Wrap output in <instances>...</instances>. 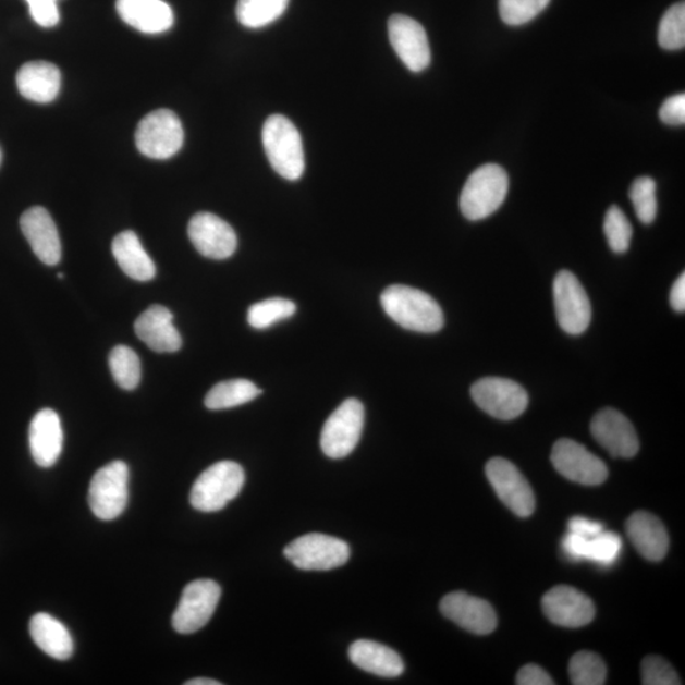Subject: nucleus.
<instances>
[{
	"mask_svg": "<svg viewBox=\"0 0 685 685\" xmlns=\"http://www.w3.org/2000/svg\"><path fill=\"white\" fill-rule=\"evenodd\" d=\"M381 305L389 318L412 332L437 333L444 326V315L436 299L404 284H392L384 290Z\"/></svg>",
	"mask_w": 685,
	"mask_h": 685,
	"instance_id": "f257e3e1",
	"label": "nucleus"
},
{
	"mask_svg": "<svg viewBox=\"0 0 685 685\" xmlns=\"http://www.w3.org/2000/svg\"><path fill=\"white\" fill-rule=\"evenodd\" d=\"M269 164L288 181L302 179L305 172L303 138L297 127L282 114L269 115L261 133Z\"/></svg>",
	"mask_w": 685,
	"mask_h": 685,
	"instance_id": "f03ea898",
	"label": "nucleus"
},
{
	"mask_svg": "<svg viewBox=\"0 0 685 685\" xmlns=\"http://www.w3.org/2000/svg\"><path fill=\"white\" fill-rule=\"evenodd\" d=\"M510 179L498 164H485L468 176L460 197V209L464 217L480 221L500 209L505 201Z\"/></svg>",
	"mask_w": 685,
	"mask_h": 685,
	"instance_id": "7ed1b4c3",
	"label": "nucleus"
},
{
	"mask_svg": "<svg viewBox=\"0 0 685 685\" xmlns=\"http://www.w3.org/2000/svg\"><path fill=\"white\" fill-rule=\"evenodd\" d=\"M245 473L233 461H221L198 476L191 490V504L205 513L219 512L234 500L244 487Z\"/></svg>",
	"mask_w": 685,
	"mask_h": 685,
	"instance_id": "20e7f679",
	"label": "nucleus"
},
{
	"mask_svg": "<svg viewBox=\"0 0 685 685\" xmlns=\"http://www.w3.org/2000/svg\"><path fill=\"white\" fill-rule=\"evenodd\" d=\"M296 567L306 572H328L348 563L351 549L340 538L310 534L296 538L283 551Z\"/></svg>",
	"mask_w": 685,
	"mask_h": 685,
	"instance_id": "39448f33",
	"label": "nucleus"
},
{
	"mask_svg": "<svg viewBox=\"0 0 685 685\" xmlns=\"http://www.w3.org/2000/svg\"><path fill=\"white\" fill-rule=\"evenodd\" d=\"M364 426V404L357 399L345 400L322 427L320 438L322 452L334 460L350 456L357 448Z\"/></svg>",
	"mask_w": 685,
	"mask_h": 685,
	"instance_id": "423d86ee",
	"label": "nucleus"
},
{
	"mask_svg": "<svg viewBox=\"0 0 685 685\" xmlns=\"http://www.w3.org/2000/svg\"><path fill=\"white\" fill-rule=\"evenodd\" d=\"M129 500V467L113 461L99 468L90 481L88 502L97 518L112 521L126 510Z\"/></svg>",
	"mask_w": 685,
	"mask_h": 685,
	"instance_id": "0eeeda50",
	"label": "nucleus"
},
{
	"mask_svg": "<svg viewBox=\"0 0 685 685\" xmlns=\"http://www.w3.org/2000/svg\"><path fill=\"white\" fill-rule=\"evenodd\" d=\"M184 131L174 112L158 110L145 115L136 130V146L143 156L169 159L182 148Z\"/></svg>",
	"mask_w": 685,
	"mask_h": 685,
	"instance_id": "6e6552de",
	"label": "nucleus"
},
{
	"mask_svg": "<svg viewBox=\"0 0 685 685\" xmlns=\"http://www.w3.org/2000/svg\"><path fill=\"white\" fill-rule=\"evenodd\" d=\"M221 598V588L211 579L192 582L183 590L172 625L182 635L195 634L210 622Z\"/></svg>",
	"mask_w": 685,
	"mask_h": 685,
	"instance_id": "1a4fd4ad",
	"label": "nucleus"
},
{
	"mask_svg": "<svg viewBox=\"0 0 685 685\" xmlns=\"http://www.w3.org/2000/svg\"><path fill=\"white\" fill-rule=\"evenodd\" d=\"M472 396L481 411L500 420L521 417L528 406V394L519 383L500 377H487L473 384Z\"/></svg>",
	"mask_w": 685,
	"mask_h": 685,
	"instance_id": "9d476101",
	"label": "nucleus"
},
{
	"mask_svg": "<svg viewBox=\"0 0 685 685\" xmlns=\"http://www.w3.org/2000/svg\"><path fill=\"white\" fill-rule=\"evenodd\" d=\"M553 299L559 326L565 333L579 335L589 328L590 299L574 273L571 271L558 273L553 281Z\"/></svg>",
	"mask_w": 685,
	"mask_h": 685,
	"instance_id": "9b49d317",
	"label": "nucleus"
},
{
	"mask_svg": "<svg viewBox=\"0 0 685 685\" xmlns=\"http://www.w3.org/2000/svg\"><path fill=\"white\" fill-rule=\"evenodd\" d=\"M488 480L505 506L521 518H528L536 507L533 488L511 461L491 458L485 467Z\"/></svg>",
	"mask_w": 685,
	"mask_h": 685,
	"instance_id": "f8f14e48",
	"label": "nucleus"
},
{
	"mask_svg": "<svg viewBox=\"0 0 685 685\" xmlns=\"http://www.w3.org/2000/svg\"><path fill=\"white\" fill-rule=\"evenodd\" d=\"M551 462L567 480L587 487H597L608 477V468L602 460L592 455L583 444L567 438L553 445Z\"/></svg>",
	"mask_w": 685,
	"mask_h": 685,
	"instance_id": "ddd939ff",
	"label": "nucleus"
},
{
	"mask_svg": "<svg viewBox=\"0 0 685 685\" xmlns=\"http://www.w3.org/2000/svg\"><path fill=\"white\" fill-rule=\"evenodd\" d=\"M388 29L391 46L405 66L413 73L426 71L432 56L425 27L407 15L394 14Z\"/></svg>",
	"mask_w": 685,
	"mask_h": 685,
	"instance_id": "4468645a",
	"label": "nucleus"
},
{
	"mask_svg": "<svg viewBox=\"0 0 685 685\" xmlns=\"http://www.w3.org/2000/svg\"><path fill=\"white\" fill-rule=\"evenodd\" d=\"M188 235L197 252L206 258L228 259L236 250L234 229L210 212H199L191 219Z\"/></svg>",
	"mask_w": 685,
	"mask_h": 685,
	"instance_id": "2eb2a0df",
	"label": "nucleus"
},
{
	"mask_svg": "<svg viewBox=\"0 0 685 685\" xmlns=\"http://www.w3.org/2000/svg\"><path fill=\"white\" fill-rule=\"evenodd\" d=\"M542 610L552 623L566 628H579L595 620L596 607L584 592L559 585L546 592Z\"/></svg>",
	"mask_w": 685,
	"mask_h": 685,
	"instance_id": "dca6fc26",
	"label": "nucleus"
},
{
	"mask_svg": "<svg viewBox=\"0 0 685 685\" xmlns=\"http://www.w3.org/2000/svg\"><path fill=\"white\" fill-rule=\"evenodd\" d=\"M440 610L445 619L475 635H489L497 628L494 608L487 600L453 591L443 597Z\"/></svg>",
	"mask_w": 685,
	"mask_h": 685,
	"instance_id": "f3484780",
	"label": "nucleus"
},
{
	"mask_svg": "<svg viewBox=\"0 0 685 685\" xmlns=\"http://www.w3.org/2000/svg\"><path fill=\"white\" fill-rule=\"evenodd\" d=\"M595 440L613 457L633 458L640 450L636 430L625 415L610 409L600 411L591 420Z\"/></svg>",
	"mask_w": 685,
	"mask_h": 685,
	"instance_id": "a211bd4d",
	"label": "nucleus"
},
{
	"mask_svg": "<svg viewBox=\"0 0 685 685\" xmlns=\"http://www.w3.org/2000/svg\"><path fill=\"white\" fill-rule=\"evenodd\" d=\"M21 230L42 264L56 266L61 259V243L56 222L44 207H33L21 217Z\"/></svg>",
	"mask_w": 685,
	"mask_h": 685,
	"instance_id": "6ab92c4d",
	"label": "nucleus"
},
{
	"mask_svg": "<svg viewBox=\"0 0 685 685\" xmlns=\"http://www.w3.org/2000/svg\"><path fill=\"white\" fill-rule=\"evenodd\" d=\"M29 450L36 464L51 467L63 451L64 432L59 415L51 409L38 412L29 426Z\"/></svg>",
	"mask_w": 685,
	"mask_h": 685,
	"instance_id": "aec40b11",
	"label": "nucleus"
},
{
	"mask_svg": "<svg viewBox=\"0 0 685 685\" xmlns=\"http://www.w3.org/2000/svg\"><path fill=\"white\" fill-rule=\"evenodd\" d=\"M135 332L150 350L173 353L181 350L182 338L173 325V314L164 306L152 305L135 322Z\"/></svg>",
	"mask_w": 685,
	"mask_h": 685,
	"instance_id": "412c9836",
	"label": "nucleus"
},
{
	"mask_svg": "<svg viewBox=\"0 0 685 685\" xmlns=\"http://www.w3.org/2000/svg\"><path fill=\"white\" fill-rule=\"evenodd\" d=\"M115 8L123 22L143 34H163L174 23L172 8L163 0H118Z\"/></svg>",
	"mask_w": 685,
	"mask_h": 685,
	"instance_id": "4be33fe9",
	"label": "nucleus"
},
{
	"mask_svg": "<svg viewBox=\"0 0 685 685\" xmlns=\"http://www.w3.org/2000/svg\"><path fill=\"white\" fill-rule=\"evenodd\" d=\"M626 530L629 541L640 555L649 561H661L669 551L666 529L656 515L636 512L628 518Z\"/></svg>",
	"mask_w": 685,
	"mask_h": 685,
	"instance_id": "5701e85b",
	"label": "nucleus"
},
{
	"mask_svg": "<svg viewBox=\"0 0 685 685\" xmlns=\"http://www.w3.org/2000/svg\"><path fill=\"white\" fill-rule=\"evenodd\" d=\"M350 659L354 665L382 678H397L405 671L402 657L379 643L358 640L351 645Z\"/></svg>",
	"mask_w": 685,
	"mask_h": 685,
	"instance_id": "b1692460",
	"label": "nucleus"
},
{
	"mask_svg": "<svg viewBox=\"0 0 685 685\" xmlns=\"http://www.w3.org/2000/svg\"><path fill=\"white\" fill-rule=\"evenodd\" d=\"M20 94L36 103L52 102L59 95L61 74L58 66L46 61L23 65L17 74Z\"/></svg>",
	"mask_w": 685,
	"mask_h": 685,
	"instance_id": "393cba45",
	"label": "nucleus"
},
{
	"mask_svg": "<svg viewBox=\"0 0 685 685\" xmlns=\"http://www.w3.org/2000/svg\"><path fill=\"white\" fill-rule=\"evenodd\" d=\"M29 634L46 656L57 660L71 659L74 641L71 633L59 620L48 613H37L29 622Z\"/></svg>",
	"mask_w": 685,
	"mask_h": 685,
	"instance_id": "a878e982",
	"label": "nucleus"
},
{
	"mask_svg": "<svg viewBox=\"0 0 685 685\" xmlns=\"http://www.w3.org/2000/svg\"><path fill=\"white\" fill-rule=\"evenodd\" d=\"M112 253L122 271L135 281L146 282L156 277L157 268L134 231H122L114 237Z\"/></svg>",
	"mask_w": 685,
	"mask_h": 685,
	"instance_id": "bb28decb",
	"label": "nucleus"
},
{
	"mask_svg": "<svg viewBox=\"0 0 685 685\" xmlns=\"http://www.w3.org/2000/svg\"><path fill=\"white\" fill-rule=\"evenodd\" d=\"M261 394L256 383L244 380H229L213 387L205 397V405L210 411H224L253 402Z\"/></svg>",
	"mask_w": 685,
	"mask_h": 685,
	"instance_id": "cd10ccee",
	"label": "nucleus"
},
{
	"mask_svg": "<svg viewBox=\"0 0 685 685\" xmlns=\"http://www.w3.org/2000/svg\"><path fill=\"white\" fill-rule=\"evenodd\" d=\"M289 3L290 0H237L236 17L244 27H266L281 17Z\"/></svg>",
	"mask_w": 685,
	"mask_h": 685,
	"instance_id": "c85d7f7f",
	"label": "nucleus"
},
{
	"mask_svg": "<svg viewBox=\"0 0 685 685\" xmlns=\"http://www.w3.org/2000/svg\"><path fill=\"white\" fill-rule=\"evenodd\" d=\"M110 368L115 383L123 390H134L142 379L140 359L126 345H118L110 353Z\"/></svg>",
	"mask_w": 685,
	"mask_h": 685,
	"instance_id": "c756f323",
	"label": "nucleus"
},
{
	"mask_svg": "<svg viewBox=\"0 0 685 685\" xmlns=\"http://www.w3.org/2000/svg\"><path fill=\"white\" fill-rule=\"evenodd\" d=\"M296 305L290 299L274 297L250 306L248 322L254 329H267L284 319L294 317Z\"/></svg>",
	"mask_w": 685,
	"mask_h": 685,
	"instance_id": "7c9ffc66",
	"label": "nucleus"
},
{
	"mask_svg": "<svg viewBox=\"0 0 685 685\" xmlns=\"http://www.w3.org/2000/svg\"><path fill=\"white\" fill-rule=\"evenodd\" d=\"M568 675L574 685H602L607 680V668L597 653L580 651L572 658Z\"/></svg>",
	"mask_w": 685,
	"mask_h": 685,
	"instance_id": "2f4dec72",
	"label": "nucleus"
},
{
	"mask_svg": "<svg viewBox=\"0 0 685 685\" xmlns=\"http://www.w3.org/2000/svg\"><path fill=\"white\" fill-rule=\"evenodd\" d=\"M657 182L650 176H640L629 188V198L636 217L645 225L652 224L658 215Z\"/></svg>",
	"mask_w": 685,
	"mask_h": 685,
	"instance_id": "473e14b6",
	"label": "nucleus"
},
{
	"mask_svg": "<svg viewBox=\"0 0 685 685\" xmlns=\"http://www.w3.org/2000/svg\"><path fill=\"white\" fill-rule=\"evenodd\" d=\"M658 40L665 50H682L685 46V4L669 8L660 21Z\"/></svg>",
	"mask_w": 685,
	"mask_h": 685,
	"instance_id": "72a5a7b5",
	"label": "nucleus"
},
{
	"mask_svg": "<svg viewBox=\"0 0 685 685\" xmlns=\"http://www.w3.org/2000/svg\"><path fill=\"white\" fill-rule=\"evenodd\" d=\"M604 234L608 245L614 253L622 254L629 249L633 225L619 206L608 209L604 218Z\"/></svg>",
	"mask_w": 685,
	"mask_h": 685,
	"instance_id": "f704fd0d",
	"label": "nucleus"
},
{
	"mask_svg": "<svg viewBox=\"0 0 685 685\" xmlns=\"http://www.w3.org/2000/svg\"><path fill=\"white\" fill-rule=\"evenodd\" d=\"M551 0H499V13L510 26H522L535 20Z\"/></svg>",
	"mask_w": 685,
	"mask_h": 685,
	"instance_id": "c9c22d12",
	"label": "nucleus"
},
{
	"mask_svg": "<svg viewBox=\"0 0 685 685\" xmlns=\"http://www.w3.org/2000/svg\"><path fill=\"white\" fill-rule=\"evenodd\" d=\"M622 551V540L613 533L599 534L589 538L585 546V561H592L602 566H611L619 560Z\"/></svg>",
	"mask_w": 685,
	"mask_h": 685,
	"instance_id": "e433bc0d",
	"label": "nucleus"
},
{
	"mask_svg": "<svg viewBox=\"0 0 685 685\" xmlns=\"http://www.w3.org/2000/svg\"><path fill=\"white\" fill-rule=\"evenodd\" d=\"M644 685H680L682 681L668 661L660 657H646L641 664Z\"/></svg>",
	"mask_w": 685,
	"mask_h": 685,
	"instance_id": "4c0bfd02",
	"label": "nucleus"
},
{
	"mask_svg": "<svg viewBox=\"0 0 685 685\" xmlns=\"http://www.w3.org/2000/svg\"><path fill=\"white\" fill-rule=\"evenodd\" d=\"M660 120L669 126H683L685 123V95L669 97L659 111Z\"/></svg>",
	"mask_w": 685,
	"mask_h": 685,
	"instance_id": "58836bf2",
	"label": "nucleus"
},
{
	"mask_svg": "<svg viewBox=\"0 0 685 685\" xmlns=\"http://www.w3.org/2000/svg\"><path fill=\"white\" fill-rule=\"evenodd\" d=\"M29 13L30 17L41 27L57 26L60 21V13L57 3L37 2L30 3Z\"/></svg>",
	"mask_w": 685,
	"mask_h": 685,
	"instance_id": "ea45409f",
	"label": "nucleus"
},
{
	"mask_svg": "<svg viewBox=\"0 0 685 685\" xmlns=\"http://www.w3.org/2000/svg\"><path fill=\"white\" fill-rule=\"evenodd\" d=\"M515 684L518 685H552L555 682L552 681L551 676L543 671L542 668L528 664L523 666L517 674V678H515Z\"/></svg>",
	"mask_w": 685,
	"mask_h": 685,
	"instance_id": "a19ab883",
	"label": "nucleus"
},
{
	"mask_svg": "<svg viewBox=\"0 0 685 685\" xmlns=\"http://www.w3.org/2000/svg\"><path fill=\"white\" fill-rule=\"evenodd\" d=\"M568 533L583 538H592L603 533L602 523L590 521L584 517H574L567 523Z\"/></svg>",
	"mask_w": 685,
	"mask_h": 685,
	"instance_id": "79ce46f5",
	"label": "nucleus"
},
{
	"mask_svg": "<svg viewBox=\"0 0 685 685\" xmlns=\"http://www.w3.org/2000/svg\"><path fill=\"white\" fill-rule=\"evenodd\" d=\"M671 305L675 311L685 310V274L683 273L673 284L671 291Z\"/></svg>",
	"mask_w": 685,
	"mask_h": 685,
	"instance_id": "37998d69",
	"label": "nucleus"
},
{
	"mask_svg": "<svg viewBox=\"0 0 685 685\" xmlns=\"http://www.w3.org/2000/svg\"><path fill=\"white\" fill-rule=\"evenodd\" d=\"M184 684L186 685H221L222 683L219 681H213L209 678H196V680H191Z\"/></svg>",
	"mask_w": 685,
	"mask_h": 685,
	"instance_id": "c03bdc74",
	"label": "nucleus"
},
{
	"mask_svg": "<svg viewBox=\"0 0 685 685\" xmlns=\"http://www.w3.org/2000/svg\"><path fill=\"white\" fill-rule=\"evenodd\" d=\"M28 4L37 2L58 3V0H26Z\"/></svg>",
	"mask_w": 685,
	"mask_h": 685,
	"instance_id": "a18cd8bd",
	"label": "nucleus"
}]
</instances>
